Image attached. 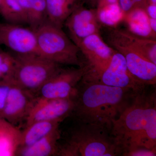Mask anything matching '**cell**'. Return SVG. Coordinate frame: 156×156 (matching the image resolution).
<instances>
[{
	"instance_id": "6da1fadb",
	"label": "cell",
	"mask_w": 156,
	"mask_h": 156,
	"mask_svg": "<svg viewBox=\"0 0 156 156\" xmlns=\"http://www.w3.org/2000/svg\"><path fill=\"white\" fill-rule=\"evenodd\" d=\"M111 133L122 156L139 149L156 150L155 91L136 93L113 122Z\"/></svg>"
},
{
	"instance_id": "7a4b0ae2",
	"label": "cell",
	"mask_w": 156,
	"mask_h": 156,
	"mask_svg": "<svg viewBox=\"0 0 156 156\" xmlns=\"http://www.w3.org/2000/svg\"><path fill=\"white\" fill-rule=\"evenodd\" d=\"M137 93L81 80L73 97V108L70 116L76 123L97 125L111 131L113 122Z\"/></svg>"
},
{
	"instance_id": "3957f363",
	"label": "cell",
	"mask_w": 156,
	"mask_h": 156,
	"mask_svg": "<svg viewBox=\"0 0 156 156\" xmlns=\"http://www.w3.org/2000/svg\"><path fill=\"white\" fill-rule=\"evenodd\" d=\"M58 156H122L108 129L92 124L76 123L63 144H58Z\"/></svg>"
},
{
	"instance_id": "277c9868",
	"label": "cell",
	"mask_w": 156,
	"mask_h": 156,
	"mask_svg": "<svg viewBox=\"0 0 156 156\" xmlns=\"http://www.w3.org/2000/svg\"><path fill=\"white\" fill-rule=\"evenodd\" d=\"M107 40L110 46L122 54L131 75L143 86H155L156 65L150 61L135 44L128 30L108 27Z\"/></svg>"
},
{
	"instance_id": "5b68a950",
	"label": "cell",
	"mask_w": 156,
	"mask_h": 156,
	"mask_svg": "<svg viewBox=\"0 0 156 156\" xmlns=\"http://www.w3.org/2000/svg\"><path fill=\"white\" fill-rule=\"evenodd\" d=\"M62 29L48 21L34 30L37 53L60 65L83 66L79 48Z\"/></svg>"
},
{
	"instance_id": "8992f818",
	"label": "cell",
	"mask_w": 156,
	"mask_h": 156,
	"mask_svg": "<svg viewBox=\"0 0 156 156\" xmlns=\"http://www.w3.org/2000/svg\"><path fill=\"white\" fill-rule=\"evenodd\" d=\"M14 54L13 80L35 97L42 86L62 68L37 54Z\"/></svg>"
},
{
	"instance_id": "52a82bcc",
	"label": "cell",
	"mask_w": 156,
	"mask_h": 156,
	"mask_svg": "<svg viewBox=\"0 0 156 156\" xmlns=\"http://www.w3.org/2000/svg\"><path fill=\"white\" fill-rule=\"evenodd\" d=\"M83 80L130 89L134 92H141L146 87L136 80L128 70L125 58L122 54L116 51L111 60L105 68L97 74Z\"/></svg>"
},
{
	"instance_id": "ba28073f",
	"label": "cell",
	"mask_w": 156,
	"mask_h": 156,
	"mask_svg": "<svg viewBox=\"0 0 156 156\" xmlns=\"http://www.w3.org/2000/svg\"><path fill=\"white\" fill-rule=\"evenodd\" d=\"M85 71L83 66L76 68L62 67L42 86L36 94L35 98L51 99L73 98Z\"/></svg>"
},
{
	"instance_id": "9c48e42d",
	"label": "cell",
	"mask_w": 156,
	"mask_h": 156,
	"mask_svg": "<svg viewBox=\"0 0 156 156\" xmlns=\"http://www.w3.org/2000/svg\"><path fill=\"white\" fill-rule=\"evenodd\" d=\"M77 47L85 58L83 64L86 71L83 77L86 78L95 75L105 68L116 52L104 41L100 33L87 37Z\"/></svg>"
},
{
	"instance_id": "30bf717a",
	"label": "cell",
	"mask_w": 156,
	"mask_h": 156,
	"mask_svg": "<svg viewBox=\"0 0 156 156\" xmlns=\"http://www.w3.org/2000/svg\"><path fill=\"white\" fill-rule=\"evenodd\" d=\"M73 105V98L53 99L35 98L26 119V126L39 121L61 122L70 116Z\"/></svg>"
},
{
	"instance_id": "8fae6325",
	"label": "cell",
	"mask_w": 156,
	"mask_h": 156,
	"mask_svg": "<svg viewBox=\"0 0 156 156\" xmlns=\"http://www.w3.org/2000/svg\"><path fill=\"white\" fill-rule=\"evenodd\" d=\"M64 25L70 39L77 46L87 37L100 33L101 26L98 19L96 9H87L80 4L70 14Z\"/></svg>"
},
{
	"instance_id": "7c38bea8",
	"label": "cell",
	"mask_w": 156,
	"mask_h": 156,
	"mask_svg": "<svg viewBox=\"0 0 156 156\" xmlns=\"http://www.w3.org/2000/svg\"><path fill=\"white\" fill-rule=\"evenodd\" d=\"M0 45L15 54H37L36 36L32 29L9 23H0Z\"/></svg>"
},
{
	"instance_id": "4fadbf2b",
	"label": "cell",
	"mask_w": 156,
	"mask_h": 156,
	"mask_svg": "<svg viewBox=\"0 0 156 156\" xmlns=\"http://www.w3.org/2000/svg\"><path fill=\"white\" fill-rule=\"evenodd\" d=\"M35 98L33 94L12 80L2 118L15 126L26 120Z\"/></svg>"
},
{
	"instance_id": "5bb4252c",
	"label": "cell",
	"mask_w": 156,
	"mask_h": 156,
	"mask_svg": "<svg viewBox=\"0 0 156 156\" xmlns=\"http://www.w3.org/2000/svg\"><path fill=\"white\" fill-rule=\"evenodd\" d=\"M60 137L61 132L58 128L32 145L18 148L15 156H58Z\"/></svg>"
},
{
	"instance_id": "9a60e30c",
	"label": "cell",
	"mask_w": 156,
	"mask_h": 156,
	"mask_svg": "<svg viewBox=\"0 0 156 156\" xmlns=\"http://www.w3.org/2000/svg\"><path fill=\"white\" fill-rule=\"evenodd\" d=\"M124 21L128 27L127 30L134 35L156 40V34L150 26L149 18L142 8H136L126 14Z\"/></svg>"
},
{
	"instance_id": "2e32d148",
	"label": "cell",
	"mask_w": 156,
	"mask_h": 156,
	"mask_svg": "<svg viewBox=\"0 0 156 156\" xmlns=\"http://www.w3.org/2000/svg\"><path fill=\"white\" fill-rule=\"evenodd\" d=\"M21 131L3 118H0V156L16 155L20 145Z\"/></svg>"
},
{
	"instance_id": "e0dca14e",
	"label": "cell",
	"mask_w": 156,
	"mask_h": 156,
	"mask_svg": "<svg viewBox=\"0 0 156 156\" xmlns=\"http://www.w3.org/2000/svg\"><path fill=\"white\" fill-rule=\"evenodd\" d=\"M79 0H45L48 21L62 28Z\"/></svg>"
},
{
	"instance_id": "ac0fdd59",
	"label": "cell",
	"mask_w": 156,
	"mask_h": 156,
	"mask_svg": "<svg viewBox=\"0 0 156 156\" xmlns=\"http://www.w3.org/2000/svg\"><path fill=\"white\" fill-rule=\"evenodd\" d=\"M58 121H39L26 126L21 131L20 147L29 146L59 128Z\"/></svg>"
},
{
	"instance_id": "d6986e66",
	"label": "cell",
	"mask_w": 156,
	"mask_h": 156,
	"mask_svg": "<svg viewBox=\"0 0 156 156\" xmlns=\"http://www.w3.org/2000/svg\"><path fill=\"white\" fill-rule=\"evenodd\" d=\"M27 23L33 30L48 22L45 0H19Z\"/></svg>"
},
{
	"instance_id": "ffe728a7",
	"label": "cell",
	"mask_w": 156,
	"mask_h": 156,
	"mask_svg": "<svg viewBox=\"0 0 156 156\" xmlns=\"http://www.w3.org/2000/svg\"><path fill=\"white\" fill-rule=\"evenodd\" d=\"M0 14L9 23L18 25L27 23L19 0H0Z\"/></svg>"
},
{
	"instance_id": "44dd1931",
	"label": "cell",
	"mask_w": 156,
	"mask_h": 156,
	"mask_svg": "<svg viewBox=\"0 0 156 156\" xmlns=\"http://www.w3.org/2000/svg\"><path fill=\"white\" fill-rule=\"evenodd\" d=\"M97 17L101 25L108 27H115L124 21L125 14L118 3L112 4L98 9Z\"/></svg>"
},
{
	"instance_id": "7402d4cb",
	"label": "cell",
	"mask_w": 156,
	"mask_h": 156,
	"mask_svg": "<svg viewBox=\"0 0 156 156\" xmlns=\"http://www.w3.org/2000/svg\"><path fill=\"white\" fill-rule=\"evenodd\" d=\"M15 63L14 54L0 50V81L13 80Z\"/></svg>"
},
{
	"instance_id": "603a6c76",
	"label": "cell",
	"mask_w": 156,
	"mask_h": 156,
	"mask_svg": "<svg viewBox=\"0 0 156 156\" xmlns=\"http://www.w3.org/2000/svg\"><path fill=\"white\" fill-rule=\"evenodd\" d=\"M132 34L135 44L150 61L156 65V40Z\"/></svg>"
},
{
	"instance_id": "cb8c5ba5",
	"label": "cell",
	"mask_w": 156,
	"mask_h": 156,
	"mask_svg": "<svg viewBox=\"0 0 156 156\" xmlns=\"http://www.w3.org/2000/svg\"><path fill=\"white\" fill-rule=\"evenodd\" d=\"M12 80L0 81V117L5 105Z\"/></svg>"
},
{
	"instance_id": "d4e9b609",
	"label": "cell",
	"mask_w": 156,
	"mask_h": 156,
	"mask_svg": "<svg viewBox=\"0 0 156 156\" xmlns=\"http://www.w3.org/2000/svg\"><path fill=\"white\" fill-rule=\"evenodd\" d=\"M145 0H118V5L126 15L133 9L142 8Z\"/></svg>"
},
{
	"instance_id": "484cf974",
	"label": "cell",
	"mask_w": 156,
	"mask_h": 156,
	"mask_svg": "<svg viewBox=\"0 0 156 156\" xmlns=\"http://www.w3.org/2000/svg\"><path fill=\"white\" fill-rule=\"evenodd\" d=\"M156 154V150L139 149L129 153L127 156H154Z\"/></svg>"
},
{
	"instance_id": "4316f807",
	"label": "cell",
	"mask_w": 156,
	"mask_h": 156,
	"mask_svg": "<svg viewBox=\"0 0 156 156\" xmlns=\"http://www.w3.org/2000/svg\"><path fill=\"white\" fill-rule=\"evenodd\" d=\"M118 0H89L94 9L96 10L105 6L118 3Z\"/></svg>"
},
{
	"instance_id": "83f0119b",
	"label": "cell",
	"mask_w": 156,
	"mask_h": 156,
	"mask_svg": "<svg viewBox=\"0 0 156 156\" xmlns=\"http://www.w3.org/2000/svg\"><path fill=\"white\" fill-rule=\"evenodd\" d=\"M142 8L145 11L149 18L156 19V5L144 2Z\"/></svg>"
},
{
	"instance_id": "f1b7e54d",
	"label": "cell",
	"mask_w": 156,
	"mask_h": 156,
	"mask_svg": "<svg viewBox=\"0 0 156 156\" xmlns=\"http://www.w3.org/2000/svg\"><path fill=\"white\" fill-rule=\"evenodd\" d=\"M149 23L152 30L156 34V19L149 18Z\"/></svg>"
},
{
	"instance_id": "f546056e",
	"label": "cell",
	"mask_w": 156,
	"mask_h": 156,
	"mask_svg": "<svg viewBox=\"0 0 156 156\" xmlns=\"http://www.w3.org/2000/svg\"><path fill=\"white\" fill-rule=\"evenodd\" d=\"M144 2L148 3V4L156 5V0H145Z\"/></svg>"
},
{
	"instance_id": "4dcf8cb0",
	"label": "cell",
	"mask_w": 156,
	"mask_h": 156,
	"mask_svg": "<svg viewBox=\"0 0 156 156\" xmlns=\"http://www.w3.org/2000/svg\"><path fill=\"white\" fill-rule=\"evenodd\" d=\"M0 118H1V117H0Z\"/></svg>"
}]
</instances>
